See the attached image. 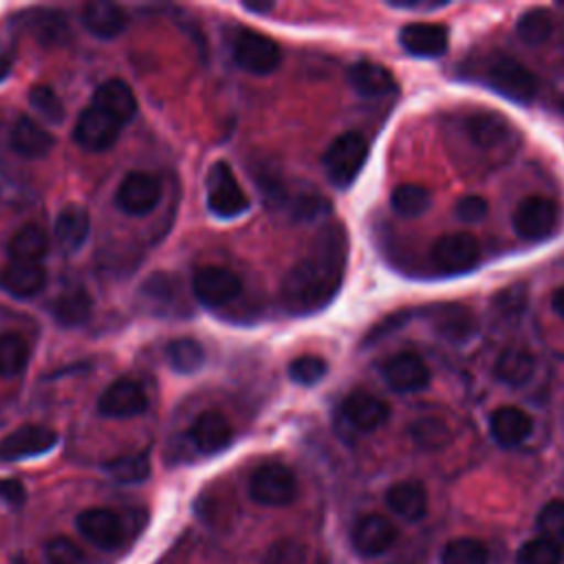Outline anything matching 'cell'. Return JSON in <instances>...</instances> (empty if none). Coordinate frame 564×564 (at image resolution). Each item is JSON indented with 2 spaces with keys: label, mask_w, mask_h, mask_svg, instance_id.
<instances>
[{
  "label": "cell",
  "mask_w": 564,
  "mask_h": 564,
  "mask_svg": "<svg viewBox=\"0 0 564 564\" xmlns=\"http://www.w3.org/2000/svg\"><path fill=\"white\" fill-rule=\"evenodd\" d=\"M410 434L414 443L423 449H441L449 441V427L436 419V416H425L412 423Z\"/></svg>",
  "instance_id": "40"
},
{
  "label": "cell",
  "mask_w": 564,
  "mask_h": 564,
  "mask_svg": "<svg viewBox=\"0 0 564 564\" xmlns=\"http://www.w3.org/2000/svg\"><path fill=\"white\" fill-rule=\"evenodd\" d=\"M328 207H330L328 200H324L322 196L308 194V196L295 198V203H293V207H291V214H293L297 220H315L317 216H324Z\"/></svg>",
  "instance_id": "49"
},
{
  "label": "cell",
  "mask_w": 564,
  "mask_h": 564,
  "mask_svg": "<svg viewBox=\"0 0 564 564\" xmlns=\"http://www.w3.org/2000/svg\"><path fill=\"white\" fill-rule=\"evenodd\" d=\"M518 564H562V544L549 538H533L518 551Z\"/></svg>",
  "instance_id": "41"
},
{
  "label": "cell",
  "mask_w": 564,
  "mask_h": 564,
  "mask_svg": "<svg viewBox=\"0 0 564 564\" xmlns=\"http://www.w3.org/2000/svg\"><path fill=\"white\" fill-rule=\"evenodd\" d=\"M231 434L229 421L216 410H205L189 427V441L200 454L223 452L231 443Z\"/></svg>",
  "instance_id": "20"
},
{
  "label": "cell",
  "mask_w": 564,
  "mask_h": 564,
  "mask_svg": "<svg viewBox=\"0 0 564 564\" xmlns=\"http://www.w3.org/2000/svg\"><path fill=\"white\" fill-rule=\"evenodd\" d=\"M62 26H64V20H59L57 13H48L44 11L42 18H40V29H37V37L48 44L53 40H59V33H62Z\"/></svg>",
  "instance_id": "51"
},
{
  "label": "cell",
  "mask_w": 564,
  "mask_h": 564,
  "mask_svg": "<svg viewBox=\"0 0 564 564\" xmlns=\"http://www.w3.org/2000/svg\"><path fill=\"white\" fill-rule=\"evenodd\" d=\"M240 289H242L240 278L227 267H216V264L200 267L192 278L194 297L209 308L229 304L240 293Z\"/></svg>",
  "instance_id": "10"
},
{
  "label": "cell",
  "mask_w": 564,
  "mask_h": 564,
  "mask_svg": "<svg viewBox=\"0 0 564 564\" xmlns=\"http://www.w3.org/2000/svg\"><path fill=\"white\" fill-rule=\"evenodd\" d=\"M121 123L115 121L110 115L99 110L97 106H86L73 128V139L77 145L90 152H104L115 145L119 137Z\"/></svg>",
  "instance_id": "12"
},
{
  "label": "cell",
  "mask_w": 564,
  "mask_h": 564,
  "mask_svg": "<svg viewBox=\"0 0 564 564\" xmlns=\"http://www.w3.org/2000/svg\"><path fill=\"white\" fill-rule=\"evenodd\" d=\"M403 322H408V313H394V315H388L381 324H377V326L368 333L366 344H375V341H379L381 337H386V335H390L394 328H399Z\"/></svg>",
  "instance_id": "52"
},
{
  "label": "cell",
  "mask_w": 564,
  "mask_h": 564,
  "mask_svg": "<svg viewBox=\"0 0 564 564\" xmlns=\"http://www.w3.org/2000/svg\"><path fill=\"white\" fill-rule=\"evenodd\" d=\"M44 560L46 564H90L86 553L68 538H51L44 544Z\"/></svg>",
  "instance_id": "44"
},
{
  "label": "cell",
  "mask_w": 564,
  "mask_h": 564,
  "mask_svg": "<svg viewBox=\"0 0 564 564\" xmlns=\"http://www.w3.org/2000/svg\"><path fill=\"white\" fill-rule=\"evenodd\" d=\"M48 253V236L35 223L20 227L7 242L9 262L22 264H40V260Z\"/></svg>",
  "instance_id": "30"
},
{
  "label": "cell",
  "mask_w": 564,
  "mask_h": 564,
  "mask_svg": "<svg viewBox=\"0 0 564 564\" xmlns=\"http://www.w3.org/2000/svg\"><path fill=\"white\" fill-rule=\"evenodd\" d=\"M465 130L469 141L487 152L500 150L511 139V128L507 119L496 112H474L465 121Z\"/></svg>",
  "instance_id": "25"
},
{
  "label": "cell",
  "mask_w": 564,
  "mask_h": 564,
  "mask_svg": "<svg viewBox=\"0 0 564 564\" xmlns=\"http://www.w3.org/2000/svg\"><path fill=\"white\" fill-rule=\"evenodd\" d=\"M306 562V544L295 540V538H282L273 542L267 553L262 564H304Z\"/></svg>",
  "instance_id": "45"
},
{
  "label": "cell",
  "mask_w": 564,
  "mask_h": 564,
  "mask_svg": "<svg viewBox=\"0 0 564 564\" xmlns=\"http://www.w3.org/2000/svg\"><path fill=\"white\" fill-rule=\"evenodd\" d=\"M397 542V527L381 513L361 516L352 529V546L364 557H377Z\"/></svg>",
  "instance_id": "16"
},
{
  "label": "cell",
  "mask_w": 564,
  "mask_h": 564,
  "mask_svg": "<svg viewBox=\"0 0 564 564\" xmlns=\"http://www.w3.org/2000/svg\"><path fill=\"white\" fill-rule=\"evenodd\" d=\"M538 529H540L542 538L564 544V500L555 498L540 509Z\"/></svg>",
  "instance_id": "43"
},
{
  "label": "cell",
  "mask_w": 564,
  "mask_h": 564,
  "mask_svg": "<svg viewBox=\"0 0 564 564\" xmlns=\"http://www.w3.org/2000/svg\"><path fill=\"white\" fill-rule=\"evenodd\" d=\"M447 2H390L394 9H416V11H434L445 7Z\"/></svg>",
  "instance_id": "54"
},
{
  "label": "cell",
  "mask_w": 564,
  "mask_h": 564,
  "mask_svg": "<svg viewBox=\"0 0 564 564\" xmlns=\"http://www.w3.org/2000/svg\"><path fill=\"white\" fill-rule=\"evenodd\" d=\"M59 436L53 427L40 423H26L0 438V460H22L51 452Z\"/></svg>",
  "instance_id": "9"
},
{
  "label": "cell",
  "mask_w": 564,
  "mask_h": 564,
  "mask_svg": "<svg viewBox=\"0 0 564 564\" xmlns=\"http://www.w3.org/2000/svg\"><path fill=\"white\" fill-rule=\"evenodd\" d=\"M46 284V271L42 264L9 262L0 271V289L13 297L26 300L37 295Z\"/></svg>",
  "instance_id": "28"
},
{
  "label": "cell",
  "mask_w": 564,
  "mask_h": 564,
  "mask_svg": "<svg viewBox=\"0 0 564 564\" xmlns=\"http://www.w3.org/2000/svg\"><path fill=\"white\" fill-rule=\"evenodd\" d=\"M346 79H348L350 88L361 97H383V95L392 93L397 86L392 73L386 66H381L377 62H368V59L355 62L348 68Z\"/></svg>",
  "instance_id": "26"
},
{
  "label": "cell",
  "mask_w": 564,
  "mask_h": 564,
  "mask_svg": "<svg viewBox=\"0 0 564 564\" xmlns=\"http://www.w3.org/2000/svg\"><path fill=\"white\" fill-rule=\"evenodd\" d=\"M77 531L95 546L104 549V551H112L123 542V520L119 518V513H115L112 509L106 507H90L84 509L77 520Z\"/></svg>",
  "instance_id": "13"
},
{
  "label": "cell",
  "mask_w": 564,
  "mask_h": 564,
  "mask_svg": "<svg viewBox=\"0 0 564 564\" xmlns=\"http://www.w3.org/2000/svg\"><path fill=\"white\" fill-rule=\"evenodd\" d=\"M141 293L152 300V302H159V304H170L178 297V280L172 275V273H152L143 286H141Z\"/></svg>",
  "instance_id": "46"
},
{
  "label": "cell",
  "mask_w": 564,
  "mask_h": 564,
  "mask_svg": "<svg viewBox=\"0 0 564 564\" xmlns=\"http://www.w3.org/2000/svg\"><path fill=\"white\" fill-rule=\"evenodd\" d=\"M346 234L339 225H328L313 242L311 251L297 260L282 280L280 297L291 315H313L326 308L339 293L346 264Z\"/></svg>",
  "instance_id": "1"
},
{
  "label": "cell",
  "mask_w": 564,
  "mask_h": 564,
  "mask_svg": "<svg viewBox=\"0 0 564 564\" xmlns=\"http://www.w3.org/2000/svg\"><path fill=\"white\" fill-rule=\"evenodd\" d=\"M163 196V183L159 176L150 172H128L115 194L117 207L128 216H145L150 214Z\"/></svg>",
  "instance_id": "7"
},
{
  "label": "cell",
  "mask_w": 564,
  "mask_h": 564,
  "mask_svg": "<svg viewBox=\"0 0 564 564\" xmlns=\"http://www.w3.org/2000/svg\"><path fill=\"white\" fill-rule=\"evenodd\" d=\"M524 304H527V295H524V286H522V284L502 291V293L494 300L496 311H498L505 319H511V317L516 319V317L522 313Z\"/></svg>",
  "instance_id": "47"
},
{
  "label": "cell",
  "mask_w": 564,
  "mask_h": 564,
  "mask_svg": "<svg viewBox=\"0 0 564 564\" xmlns=\"http://www.w3.org/2000/svg\"><path fill=\"white\" fill-rule=\"evenodd\" d=\"M489 212V205L482 196L478 194H467L463 196L458 203H456V216L458 220L467 223V225H474V223H480Z\"/></svg>",
  "instance_id": "48"
},
{
  "label": "cell",
  "mask_w": 564,
  "mask_h": 564,
  "mask_svg": "<svg viewBox=\"0 0 564 564\" xmlns=\"http://www.w3.org/2000/svg\"><path fill=\"white\" fill-rule=\"evenodd\" d=\"M399 44L414 57H438L447 48V29L432 22L405 24L399 31Z\"/></svg>",
  "instance_id": "19"
},
{
  "label": "cell",
  "mask_w": 564,
  "mask_h": 564,
  "mask_svg": "<svg viewBox=\"0 0 564 564\" xmlns=\"http://www.w3.org/2000/svg\"><path fill=\"white\" fill-rule=\"evenodd\" d=\"M531 430H533L531 416L516 405H502L489 419V432L494 441L502 447H516L524 443Z\"/></svg>",
  "instance_id": "24"
},
{
  "label": "cell",
  "mask_w": 564,
  "mask_h": 564,
  "mask_svg": "<svg viewBox=\"0 0 564 564\" xmlns=\"http://www.w3.org/2000/svg\"><path fill=\"white\" fill-rule=\"evenodd\" d=\"M560 110H562V115H564V99H562V104H560Z\"/></svg>",
  "instance_id": "57"
},
{
  "label": "cell",
  "mask_w": 564,
  "mask_h": 564,
  "mask_svg": "<svg viewBox=\"0 0 564 564\" xmlns=\"http://www.w3.org/2000/svg\"><path fill=\"white\" fill-rule=\"evenodd\" d=\"M341 412L344 419L359 432H375L390 416L388 403L364 390L350 392L341 403Z\"/></svg>",
  "instance_id": "18"
},
{
  "label": "cell",
  "mask_w": 564,
  "mask_h": 564,
  "mask_svg": "<svg viewBox=\"0 0 564 564\" xmlns=\"http://www.w3.org/2000/svg\"><path fill=\"white\" fill-rule=\"evenodd\" d=\"M82 24L90 35L99 40H112L121 35L123 29L128 26V15L115 2L95 0L82 9Z\"/></svg>",
  "instance_id": "23"
},
{
  "label": "cell",
  "mask_w": 564,
  "mask_h": 564,
  "mask_svg": "<svg viewBox=\"0 0 564 564\" xmlns=\"http://www.w3.org/2000/svg\"><path fill=\"white\" fill-rule=\"evenodd\" d=\"M207 207L218 218H236L249 209V198L225 161H216L207 172Z\"/></svg>",
  "instance_id": "6"
},
{
  "label": "cell",
  "mask_w": 564,
  "mask_h": 564,
  "mask_svg": "<svg viewBox=\"0 0 564 564\" xmlns=\"http://www.w3.org/2000/svg\"><path fill=\"white\" fill-rule=\"evenodd\" d=\"M480 258L478 240L467 231H456L438 238L432 247V262L447 273L471 269Z\"/></svg>",
  "instance_id": "14"
},
{
  "label": "cell",
  "mask_w": 564,
  "mask_h": 564,
  "mask_svg": "<svg viewBox=\"0 0 564 564\" xmlns=\"http://www.w3.org/2000/svg\"><path fill=\"white\" fill-rule=\"evenodd\" d=\"M29 364V346L18 333H0V377H15Z\"/></svg>",
  "instance_id": "37"
},
{
  "label": "cell",
  "mask_w": 564,
  "mask_h": 564,
  "mask_svg": "<svg viewBox=\"0 0 564 564\" xmlns=\"http://www.w3.org/2000/svg\"><path fill=\"white\" fill-rule=\"evenodd\" d=\"M430 324L434 333L452 344H463L471 339L478 330V322L474 313L456 302L449 304H436L430 308Z\"/></svg>",
  "instance_id": "17"
},
{
  "label": "cell",
  "mask_w": 564,
  "mask_h": 564,
  "mask_svg": "<svg viewBox=\"0 0 564 564\" xmlns=\"http://www.w3.org/2000/svg\"><path fill=\"white\" fill-rule=\"evenodd\" d=\"M29 104L31 108L48 123H62L66 117L64 110V101L59 99V95L46 86V84H37L29 90Z\"/></svg>",
  "instance_id": "39"
},
{
  "label": "cell",
  "mask_w": 564,
  "mask_h": 564,
  "mask_svg": "<svg viewBox=\"0 0 564 564\" xmlns=\"http://www.w3.org/2000/svg\"><path fill=\"white\" fill-rule=\"evenodd\" d=\"M104 469L117 482H126V485L143 482L150 476V469H152L150 454L148 452H134V454L117 456V458L104 463Z\"/></svg>",
  "instance_id": "34"
},
{
  "label": "cell",
  "mask_w": 564,
  "mask_h": 564,
  "mask_svg": "<svg viewBox=\"0 0 564 564\" xmlns=\"http://www.w3.org/2000/svg\"><path fill=\"white\" fill-rule=\"evenodd\" d=\"M93 313V297L82 284L64 289L53 302V317L62 326H79Z\"/></svg>",
  "instance_id": "32"
},
{
  "label": "cell",
  "mask_w": 564,
  "mask_h": 564,
  "mask_svg": "<svg viewBox=\"0 0 564 564\" xmlns=\"http://www.w3.org/2000/svg\"><path fill=\"white\" fill-rule=\"evenodd\" d=\"M489 551L476 538H454L443 546L441 564H487Z\"/></svg>",
  "instance_id": "38"
},
{
  "label": "cell",
  "mask_w": 564,
  "mask_h": 564,
  "mask_svg": "<svg viewBox=\"0 0 564 564\" xmlns=\"http://www.w3.org/2000/svg\"><path fill=\"white\" fill-rule=\"evenodd\" d=\"M551 304H553V308H555V313L564 319V286H560L555 293H553V297H551Z\"/></svg>",
  "instance_id": "56"
},
{
  "label": "cell",
  "mask_w": 564,
  "mask_h": 564,
  "mask_svg": "<svg viewBox=\"0 0 564 564\" xmlns=\"http://www.w3.org/2000/svg\"><path fill=\"white\" fill-rule=\"evenodd\" d=\"M242 7L251 13H269V11H273L275 4L273 2H242Z\"/></svg>",
  "instance_id": "55"
},
{
  "label": "cell",
  "mask_w": 564,
  "mask_h": 564,
  "mask_svg": "<svg viewBox=\"0 0 564 564\" xmlns=\"http://www.w3.org/2000/svg\"><path fill=\"white\" fill-rule=\"evenodd\" d=\"M26 500V491L20 480L13 478H0V502L7 507H22Z\"/></svg>",
  "instance_id": "50"
},
{
  "label": "cell",
  "mask_w": 564,
  "mask_h": 564,
  "mask_svg": "<svg viewBox=\"0 0 564 564\" xmlns=\"http://www.w3.org/2000/svg\"><path fill=\"white\" fill-rule=\"evenodd\" d=\"M234 59L240 68L253 75H269L280 66V46L258 31H240L231 46Z\"/></svg>",
  "instance_id": "8"
},
{
  "label": "cell",
  "mask_w": 564,
  "mask_h": 564,
  "mask_svg": "<svg viewBox=\"0 0 564 564\" xmlns=\"http://www.w3.org/2000/svg\"><path fill=\"white\" fill-rule=\"evenodd\" d=\"M165 361L174 372L192 375L205 364V350L192 337H176L165 346Z\"/></svg>",
  "instance_id": "33"
},
{
  "label": "cell",
  "mask_w": 564,
  "mask_h": 564,
  "mask_svg": "<svg viewBox=\"0 0 564 564\" xmlns=\"http://www.w3.org/2000/svg\"><path fill=\"white\" fill-rule=\"evenodd\" d=\"M88 234H90V216L86 207L77 203H68L57 212L55 238L66 251H77L86 242Z\"/></svg>",
  "instance_id": "29"
},
{
  "label": "cell",
  "mask_w": 564,
  "mask_h": 564,
  "mask_svg": "<svg viewBox=\"0 0 564 564\" xmlns=\"http://www.w3.org/2000/svg\"><path fill=\"white\" fill-rule=\"evenodd\" d=\"M9 143L13 152L24 159H44L53 150L55 137L44 126L22 115L9 130Z\"/></svg>",
  "instance_id": "21"
},
{
  "label": "cell",
  "mask_w": 564,
  "mask_h": 564,
  "mask_svg": "<svg viewBox=\"0 0 564 564\" xmlns=\"http://www.w3.org/2000/svg\"><path fill=\"white\" fill-rule=\"evenodd\" d=\"M487 84L500 93L502 97L518 101V104H531L540 90L538 77L518 59L498 55L485 70Z\"/></svg>",
  "instance_id": "4"
},
{
  "label": "cell",
  "mask_w": 564,
  "mask_h": 564,
  "mask_svg": "<svg viewBox=\"0 0 564 564\" xmlns=\"http://www.w3.org/2000/svg\"><path fill=\"white\" fill-rule=\"evenodd\" d=\"M326 361L319 355H300L289 364L291 381L300 386H315L326 377Z\"/></svg>",
  "instance_id": "42"
},
{
  "label": "cell",
  "mask_w": 564,
  "mask_h": 564,
  "mask_svg": "<svg viewBox=\"0 0 564 564\" xmlns=\"http://www.w3.org/2000/svg\"><path fill=\"white\" fill-rule=\"evenodd\" d=\"M533 370H535V357L531 350H527L522 346H511V348L502 350L494 364L496 379L511 388L527 383L531 379Z\"/></svg>",
  "instance_id": "31"
},
{
  "label": "cell",
  "mask_w": 564,
  "mask_h": 564,
  "mask_svg": "<svg viewBox=\"0 0 564 564\" xmlns=\"http://www.w3.org/2000/svg\"><path fill=\"white\" fill-rule=\"evenodd\" d=\"M386 502L405 522H419L427 513V491L419 480L394 482L386 494Z\"/></svg>",
  "instance_id": "27"
},
{
  "label": "cell",
  "mask_w": 564,
  "mask_h": 564,
  "mask_svg": "<svg viewBox=\"0 0 564 564\" xmlns=\"http://www.w3.org/2000/svg\"><path fill=\"white\" fill-rule=\"evenodd\" d=\"M13 66V51L7 44H0V82H4Z\"/></svg>",
  "instance_id": "53"
},
{
  "label": "cell",
  "mask_w": 564,
  "mask_h": 564,
  "mask_svg": "<svg viewBox=\"0 0 564 564\" xmlns=\"http://www.w3.org/2000/svg\"><path fill=\"white\" fill-rule=\"evenodd\" d=\"M562 223V207L542 194L527 196L518 203L513 212V229L520 238L529 242H540L551 238Z\"/></svg>",
  "instance_id": "3"
},
{
  "label": "cell",
  "mask_w": 564,
  "mask_h": 564,
  "mask_svg": "<svg viewBox=\"0 0 564 564\" xmlns=\"http://www.w3.org/2000/svg\"><path fill=\"white\" fill-rule=\"evenodd\" d=\"M93 106L110 115L121 126L128 123L137 112V97L123 79H106L93 93Z\"/></svg>",
  "instance_id": "22"
},
{
  "label": "cell",
  "mask_w": 564,
  "mask_h": 564,
  "mask_svg": "<svg viewBox=\"0 0 564 564\" xmlns=\"http://www.w3.org/2000/svg\"><path fill=\"white\" fill-rule=\"evenodd\" d=\"M390 205L392 209L399 214V216H405V218H414V216H421L430 209L432 205V196L430 192L423 187V185H416V183H403V185H397L390 194Z\"/></svg>",
  "instance_id": "35"
},
{
  "label": "cell",
  "mask_w": 564,
  "mask_h": 564,
  "mask_svg": "<svg viewBox=\"0 0 564 564\" xmlns=\"http://www.w3.org/2000/svg\"><path fill=\"white\" fill-rule=\"evenodd\" d=\"M516 31L524 44L540 46L553 33V15L546 9H529L518 18Z\"/></svg>",
  "instance_id": "36"
},
{
  "label": "cell",
  "mask_w": 564,
  "mask_h": 564,
  "mask_svg": "<svg viewBox=\"0 0 564 564\" xmlns=\"http://www.w3.org/2000/svg\"><path fill=\"white\" fill-rule=\"evenodd\" d=\"M381 377L397 392H419L430 383V368L414 352H397L383 361Z\"/></svg>",
  "instance_id": "15"
},
{
  "label": "cell",
  "mask_w": 564,
  "mask_h": 564,
  "mask_svg": "<svg viewBox=\"0 0 564 564\" xmlns=\"http://www.w3.org/2000/svg\"><path fill=\"white\" fill-rule=\"evenodd\" d=\"M368 159V141L361 132L348 130L330 141L322 156L324 172L335 187H348Z\"/></svg>",
  "instance_id": "2"
},
{
  "label": "cell",
  "mask_w": 564,
  "mask_h": 564,
  "mask_svg": "<svg viewBox=\"0 0 564 564\" xmlns=\"http://www.w3.org/2000/svg\"><path fill=\"white\" fill-rule=\"evenodd\" d=\"M249 496L264 507L291 505L297 496V478L282 463L260 465L249 478Z\"/></svg>",
  "instance_id": "5"
},
{
  "label": "cell",
  "mask_w": 564,
  "mask_h": 564,
  "mask_svg": "<svg viewBox=\"0 0 564 564\" xmlns=\"http://www.w3.org/2000/svg\"><path fill=\"white\" fill-rule=\"evenodd\" d=\"M148 410L143 388L128 377L115 379L97 399V412L106 419H132Z\"/></svg>",
  "instance_id": "11"
}]
</instances>
